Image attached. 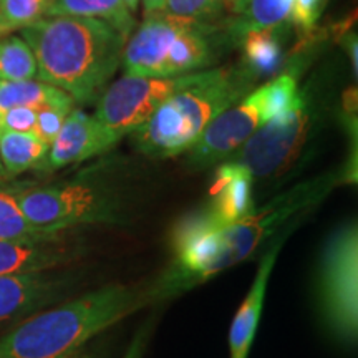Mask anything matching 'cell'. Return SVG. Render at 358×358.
Listing matches in <instances>:
<instances>
[{
	"label": "cell",
	"instance_id": "cell-21",
	"mask_svg": "<svg viewBox=\"0 0 358 358\" xmlns=\"http://www.w3.org/2000/svg\"><path fill=\"white\" fill-rule=\"evenodd\" d=\"M0 241H60V234H48L34 227L22 211L17 187L0 185Z\"/></svg>",
	"mask_w": 358,
	"mask_h": 358
},
{
	"label": "cell",
	"instance_id": "cell-15",
	"mask_svg": "<svg viewBox=\"0 0 358 358\" xmlns=\"http://www.w3.org/2000/svg\"><path fill=\"white\" fill-rule=\"evenodd\" d=\"M60 241H0V275L47 272L73 257Z\"/></svg>",
	"mask_w": 358,
	"mask_h": 358
},
{
	"label": "cell",
	"instance_id": "cell-12",
	"mask_svg": "<svg viewBox=\"0 0 358 358\" xmlns=\"http://www.w3.org/2000/svg\"><path fill=\"white\" fill-rule=\"evenodd\" d=\"M69 285L66 277H55L47 272L0 275V324L58 301L66 294Z\"/></svg>",
	"mask_w": 358,
	"mask_h": 358
},
{
	"label": "cell",
	"instance_id": "cell-17",
	"mask_svg": "<svg viewBox=\"0 0 358 358\" xmlns=\"http://www.w3.org/2000/svg\"><path fill=\"white\" fill-rule=\"evenodd\" d=\"M206 25L191 24L186 30L178 35L168 53L164 65V77L194 73L213 60V50L206 37Z\"/></svg>",
	"mask_w": 358,
	"mask_h": 358
},
{
	"label": "cell",
	"instance_id": "cell-1",
	"mask_svg": "<svg viewBox=\"0 0 358 358\" xmlns=\"http://www.w3.org/2000/svg\"><path fill=\"white\" fill-rule=\"evenodd\" d=\"M37 62V77L78 103L93 101L122 64L127 37L87 17H45L24 29Z\"/></svg>",
	"mask_w": 358,
	"mask_h": 358
},
{
	"label": "cell",
	"instance_id": "cell-22",
	"mask_svg": "<svg viewBox=\"0 0 358 358\" xmlns=\"http://www.w3.org/2000/svg\"><path fill=\"white\" fill-rule=\"evenodd\" d=\"M294 0H249L239 19L232 22V35L243 37L249 30L284 25L290 19Z\"/></svg>",
	"mask_w": 358,
	"mask_h": 358
},
{
	"label": "cell",
	"instance_id": "cell-35",
	"mask_svg": "<svg viewBox=\"0 0 358 358\" xmlns=\"http://www.w3.org/2000/svg\"><path fill=\"white\" fill-rule=\"evenodd\" d=\"M8 34H12V32H10V30H8V29H7V27H6V25H3V24H2V22H0V38L7 37V35H8Z\"/></svg>",
	"mask_w": 358,
	"mask_h": 358
},
{
	"label": "cell",
	"instance_id": "cell-2",
	"mask_svg": "<svg viewBox=\"0 0 358 358\" xmlns=\"http://www.w3.org/2000/svg\"><path fill=\"white\" fill-rule=\"evenodd\" d=\"M150 302L148 290L110 284L22 322L0 338V358H75L90 340Z\"/></svg>",
	"mask_w": 358,
	"mask_h": 358
},
{
	"label": "cell",
	"instance_id": "cell-31",
	"mask_svg": "<svg viewBox=\"0 0 358 358\" xmlns=\"http://www.w3.org/2000/svg\"><path fill=\"white\" fill-rule=\"evenodd\" d=\"M249 0H224V6H226V10L231 13H236V15H241L244 12V8L248 7Z\"/></svg>",
	"mask_w": 358,
	"mask_h": 358
},
{
	"label": "cell",
	"instance_id": "cell-18",
	"mask_svg": "<svg viewBox=\"0 0 358 358\" xmlns=\"http://www.w3.org/2000/svg\"><path fill=\"white\" fill-rule=\"evenodd\" d=\"M69 15L98 19L115 27L124 37L134 29V17L122 0H50L47 17Z\"/></svg>",
	"mask_w": 358,
	"mask_h": 358
},
{
	"label": "cell",
	"instance_id": "cell-32",
	"mask_svg": "<svg viewBox=\"0 0 358 358\" xmlns=\"http://www.w3.org/2000/svg\"><path fill=\"white\" fill-rule=\"evenodd\" d=\"M166 0H143V7H145V15H153V13L161 12L164 7Z\"/></svg>",
	"mask_w": 358,
	"mask_h": 358
},
{
	"label": "cell",
	"instance_id": "cell-7",
	"mask_svg": "<svg viewBox=\"0 0 358 358\" xmlns=\"http://www.w3.org/2000/svg\"><path fill=\"white\" fill-rule=\"evenodd\" d=\"M313 116L307 96L301 95L292 110L257 129L234 153L252 178H277L289 171L301 158L312 134Z\"/></svg>",
	"mask_w": 358,
	"mask_h": 358
},
{
	"label": "cell",
	"instance_id": "cell-34",
	"mask_svg": "<svg viewBox=\"0 0 358 358\" xmlns=\"http://www.w3.org/2000/svg\"><path fill=\"white\" fill-rule=\"evenodd\" d=\"M8 174H7V171L6 169H3V166H2V163H0V185H3V182H7L8 181Z\"/></svg>",
	"mask_w": 358,
	"mask_h": 358
},
{
	"label": "cell",
	"instance_id": "cell-20",
	"mask_svg": "<svg viewBox=\"0 0 358 358\" xmlns=\"http://www.w3.org/2000/svg\"><path fill=\"white\" fill-rule=\"evenodd\" d=\"M48 145L34 133L0 134V163L8 176H17L29 169L43 168L48 155Z\"/></svg>",
	"mask_w": 358,
	"mask_h": 358
},
{
	"label": "cell",
	"instance_id": "cell-25",
	"mask_svg": "<svg viewBox=\"0 0 358 358\" xmlns=\"http://www.w3.org/2000/svg\"><path fill=\"white\" fill-rule=\"evenodd\" d=\"M50 0H0V22L10 32L37 24L47 17Z\"/></svg>",
	"mask_w": 358,
	"mask_h": 358
},
{
	"label": "cell",
	"instance_id": "cell-9",
	"mask_svg": "<svg viewBox=\"0 0 358 358\" xmlns=\"http://www.w3.org/2000/svg\"><path fill=\"white\" fill-rule=\"evenodd\" d=\"M267 122L262 87H259L213 120L189 150V163L196 168H206L231 158Z\"/></svg>",
	"mask_w": 358,
	"mask_h": 358
},
{
	"label": "cell",
	"instance_id": "cell-27",
	"mask_svg": "<svg viewBox=\"0 0 358 358\" xmlns=\"http://www.w3.org/2000/svg\"><path fill=\"white\" fill-rule=\"evenodd\" d=\"M73 110V108H71ZM70 108H58V106H47L40 108L37 113V124H35L34 134L40 138L45 145L50 146L57 138L58 131L64 127L65 118L71 111Z\"/></svg>",
	"mask_w": 358,
	"mask_h": 358
},
{
	"label": "cell",
	"instance_id": "cell-36",
	"mask_svg": "<svg viewBox=\"0 0 358 358\" xmlns=\"http://www.w3.org/2000/svg\"><path fill=\"white\" fill-rule=\"evenodd\" d=\"M75 358H96V357H93V355H83V353H80V355L75 357Z\"/></svg>",
	"mask_w": 358,
	"mask_h": 358
},
{
	"label": "cell",
	"instance_id": "cell-4",
	"mask_svg": "<svg viewBox=\"0 0 358 358\" xmlns=\"http://www.w3.org/2000/svg\"><path fill=\"white\" fill-rule=\"evenodd\" d=\"M342 181L343 173L340 171L322 174L290 187L264 204L261 209H254L241 221L229 226L214 224V254L209 267V279L252 256L264 241L272 239V236L279 231H285V226L292 219H297L301 213L322 203Z\"/></svg>",
	"mask_w": 358,
	"mask_h": 358
},
{
	"label": "cell",
	"instance_id": "cell-14",
	"mask_svg": "<svg viewBox=\"0 0 358 358\" xmlns=\"http://www.w3.org/2000/svg\"><path fill=\"white\" fill-rule=\"evenodd\" d=\"M252 174L243 164L229 161L219 166L214 176L208 216L217 226H229L254 211Z\"/></svg>",
	"mask_w": 358,
	"mask_h": 358
},
{
	"label": "cell",
	"instance_id": "cell-33",
	"mask_svg": "<svg viewBox=\"0 0 358 358\" xmlns=\"http://www.w3.org/2000/svg\"><path fill=\"white\" fill-rule=\"evenodd\" d=\"M122 2L127 6V8L131 13H134L138 10V6H140V0H122Z\"/></svg>",
	"mask_w": 358,
	"mask_h": 358
},
{
	"label": "cell",
	"instance_id": "cell-10",
	"mask_svg": "<svg viewBox=\"0 0 358 358\" xmlns=\"http://www.w3.org/2000/svg\"><path fill=\"white\" fill-rule=\"evenodd\" d=\"M194 22L153 13L138 27L124 43L122 64L127 75L140 77H164L168 53L178 35Z\"/></svg>",
	"mask_w": 358,
	"mask_h": 358
},
{
	"label": "cell",
	"instance_id": "cell-8",
	"mask_svg": "<svg viewBox=\"0 0 358 358\" xmlns=\"http://www.w3.org/2000/svg\"><path fill=\"white\" fill-rule=\"evenodd\" d=\"M199 75L201 71L178 77L124 75L103 93L96 106V122L118 143L124 134L141 127L164 100L194 83Z\"/></svg>",
	"mask_w": 358,
	"mask_h": 358
},
{
	"label": "cell",
	"instance_id": "cell-24",
	"mask_svg": "<svg viewBox=\"0 0 358 358\" xmlns=\"http://www.w3.org/2000/svg\"><path fill=\"white\" fill-rule=\"evenodd\" d=\"M299 96L301 93H299L297 77L290 70L282 71L274 80L262 85L264 108H266L268 122L292 110Z\"/></svg>",
	"mask_w": 358,
	"mask_h": 358
},
{
	"label": "cell",
	"instance_id": "cell-26",
	"mask_svg": "<svg viewBox=\"0 0 358 358\" xmlns=\"http://www.w3.org/2000/svg\"><path fill=\"white\" fill-rule=\"evenodd\" d=\"M224 8V0H166L161 13L208 25L209 20L219 19Z\"/></svg>",
	"mask_w": 358,
	"mask_h": 358
},
{
	"label": "cell",
	"instance_id": "cell-16",
	"mask_svg": "<svg viewBox=\"0 0 358 358\" xmlns=\"http://www.w3.org/2000/svg\"><path fill=\"white\" fill-rule=\"evenodd\" d=\"M280 27H268L245 32L243 40V69L252 80L271 77L285 64L284 38Z\"/></svg>",
	"mask_w": 358,
	"mask_h": 358
},
{
	"label": "cell",
	"instance_id": "cell-5",
	"mask_svg": "<svg viewBox=\"0 0 358 358\" xmlns=\"http://www.w3.org/2000/svg\"><path fill=\"white\" fill-rule=\"evenodd\" d=\"M17 199L30 224L48 234H60L75 226L120 222L113 196L87 181L17 187Z\"/></svg>",
	"mask_w": 358,
	"mask_h": 358
},
{
	"label": "cell",
	"instance_id": "cell-19",
	"mask_svg": "<svg viewBox=\"0 0 358 358\" xmlns=\"http://www.w3.org/2000/svg\"><path fill=\"white\" fill-rule=\"evenodd\" d=\"M73 103L69 93L45 82H0V115L15 106H30L35 110L58 106L71 110Z\"/></svg>",
	"mask_w": 358,
	"mask_h": 358
},
{
	"label": "cell",
	"instance_id": "cell-28",
	"mask_svg": "<svg viewBox=\"0 0 358 358\" xmlns=\"http://www.w3.org/2000/svg\"><path fill=\"white\" fill-rule=\"evenodd\" d=\"M325 6L327 0H294L290 20L303 34L312 32L322 17Z\"/></svg>",
	"mask_w": 358,
	"mask_h": 358
},
{
	"label": "cell",
	"instance_id": "cell-29",
	"mask_svg": "<svg viewBox=\"0 0 358 358\" xmlns=\"http://www.w3.org/2000/svg\"><path fill=\"white\" fill-rule=\"evenodd\" d=\"M347 52L348 55H350V64H352V69H353V77L357 78V70H358V58H357V35L355 34H347Z\"/></svg>",
	"mask_w": 358,
	"mask_h": 358
},
{
	"label": "cell",
	"instance_id": "cell-3",
	"mask_svg": "<svg viewBox=\"0 0 358 358\" xmlns=\"http://www.w3.org/2000/svg\"><path fill=\"white\" fill-rule=\"evenodd\" d=\"M254 80L244 69L201 71L189 87L164 100L131 138L151 158H173L189 151L216 116L239 101Z\"/></svg>",
	"mask_w": 358,
	"mask_h": 358
},
{
	"label": "cell",
	"instance_id": "cell-13",
	"mask_svg": "<svg viewBox=\"0 0 358 358\" xmlns=\"http://www.w3.org/2000/svg\"><path fill=\"white\" fill-rule=\"evenodd\" d=\"M292 231V229H290ZM290 231H282L280 236L271 244V248L266 250L259 264L256 279L252 282L249 294L245 295L243 306L237 310L234 322L231 325L229 334V348H231V358H248L250 345H252L254 335H256L259 317H261L264 297H266V289L268 277H271L272 268L275 266L277 256H279L282 245H284L285 239H287Z\"/></svg>",
	"mask_w": 358,
	"mask_h": 358
},
{
	"label": "cell",
	"instance_id": "cell-30",
	"mask_svg": "<svg viewBox=\"0 0 358 358\" xmlns=\"http://www.w3.org/2000/svg\"><path fill=\"white\" fill-rule=\"evenodd\" d=\"M145 340H146L145 332L138 334L136 338L133 340L129 350L127 352V355H124V358H141V352H143V348H145Z\"/></svg>",
	"mask_w": 358,
	"mask_h": 358
},
{
	"label": "cell",
	"instance_id": "cell-6",
	"mask_svg": "<svg viewBox=\"0 0 358 358\" xmlns=\"http://www.w3.org/2000/svg\"><path fill=\"white\" fill-rule=\"evenodd\" d=\"M319 306L327 327L345 343L358 332V234L355 222L327 241L319 271Z\"/></svg>",
	"mask_w": 358,
	"mask_h": 358
},
{
	"label": "cell",
	"instance_id": "cell-23",
	"mask_svg": "<svg viewBox=\"0 0 358 358\" xmlns=\"http://www.w3.org/2000/svg\"><path fill=\"white\" fill-rule=\"evenodd\" d=\"M37 77L32 48L20 37L0 38V82H24Z\"/></svg>",
	"mask_w": 358,
	"mask_h": 358
},
{
	"label": "cell",
	"instance_id": "cell-11",
	"mask_svg": "<svg viewBox=\"0 0 358 358\" xmlns=\"http://www.w3.org/2000/svg\"><path fill=\"white\" fill-rule=\"evenodd\" d=\"M115 145L116 141L96 122L95 116L87 115L83 110H71L65 118L64 127L48 148L43 168L60 169L82 163L105 153Z\"/></svg>",
	"mask_w": 358,
	"mask_h": 358
}]
</instances>
